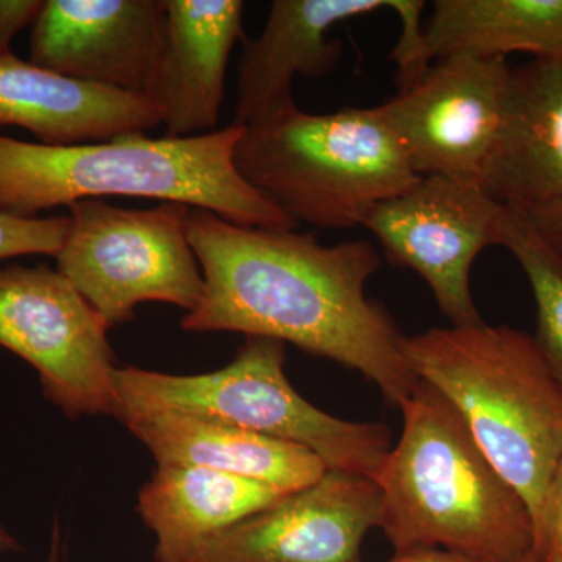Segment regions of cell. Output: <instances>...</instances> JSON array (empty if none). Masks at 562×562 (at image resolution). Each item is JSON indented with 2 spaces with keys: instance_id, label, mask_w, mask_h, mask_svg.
Instances as JSON below:
<instances>
[{
  "instance_id": "16",
  "label": "cell",
  "mask_w": 562,
  "mask_h": 562,
  "mask_svg": "<svg viewBox=\"0 0 562 562\" xmlns=\"http://www.w3.org/2000/svg\"><path fill=\"white\" fill-rule=\"evenodd\" d=\"M166 47L157 105L168 138L205 135L220 121L225 76L244 36L241 0H165ZM214 132V131H213Z\"/></svg>"
},
{
  "instance_id": "29",
  "label": "cell",
  "mask_w": 562,
  "mask_h": 562,
  "mask_svg": "<svg viewBox=\"0 0 562 562\" xmlns=\"http://www.w3.org/2000/svg\"><path fill=\"white\" fill-rule=\"evenodd\" d=\"M519 562H536V560H535V557H532V553H531L530 557L524 558V560L519 561Z\"/></svg>"
},
{
  "instance_id": "5",
  "label": "cell",
  "mask_w": 562,
  "mask_h": 562,
  "mask_svg": "<svg viewBox=\"0 0 562 562\" xmlns=\"http://www.w3.org/2000/svg\"><path fill=\"white\" fill-rule=\"evenodd\" d=\"M235 165L295 224L335 231L420 179L379 106L312 114L284 103L244 125Z\"/></svg>"
},
{
  "instance_id": "23",
  "label": "cell",
  "mask_w": 562,
  "mask_h": 562,
  "mask_svg": "<svg viewBox=\"0 0 562 562\" xmlns=\"http://www.w3.org/2000/svg\"><path fill=\"white\" fill-rule=\"evenodd\" d=\"M532 557L536 562H562V458L535 522Z\"/></svg>"
},
{
  "instance_id": "12",
  "label": "cell",
  "mask_w": 562,
  "mask_h": 562,
  "mask_svg": "<svg viewBox=\"0 0 562 562\" xmlns=\"http://www.w3.org/2000/svg\"><path fill=\"white\" fill-rule=\"evenodd\" d=\"M165 47V0H44L31 61L157 105Z\"/></svg>"
},
{
  "instance_id": "17",
  "label": "cell",
  "mask_w": 562,
  "mask_h": 562,
  "mask_svg": "<svg viewBox=\"0 0 562 562\" xmlns=\"http://www.w3.org/2000/svg\"><path fill=\"white\" fill-rule=\"evenodd\" d=\"M158 465H191L271 484L291 494L319 482L327 465L295 443L192 414L162 412L125 422Z\"/></svg>"
},
{
  "instance_id": "11",
  "label": "cell",
  "mask_w": 562,
  "mask_h": 562,
  "mask_svg": "<svg viewBox=\"0 0 562 562\" xmlns=\"http://www.w3.org/2000/svg\"><path fill=\"white\" fill-rule=\"evenodd\" d=\"M380 520L379 484L327 471L312 486L160 562H364L366 536Z\"/></svg>"
},
{
  "instance_id": "25",
  "label": "cell",
  "mask_w": 562,
  "mask_h": 562,
  "mask_svg": "<svg viewBox=\"0 0 562 562\" xmlns=\"http://www.w3.org/2000/svg\"><path fill=\"white\" fill-rule=\"evenodd\" d=\"M517 210V209H516ZM532 228L562 255V201L519 210Z\"/></svg>"
},
{
  "instance_id": "24",
  "label": "cell",
  "mask_w": 562,
  "mask_h": 562,
  "mask_svg": "<svg viewBox=\"0 0 562 562\" xmlns=\"http://www.w3.org/2000/svg\"><path fill=\"white\" fill-rule=\"evenodd\" d=\"M44 0H0V54L11 52L18 33L35 24Z\"/></svg>"
},
{
  "instance_id": "1",
  "label": "cell",
  "mask_w": 562,
  "mask_h": 562,
  "mask_svg": "<svg viewBox=\"0 0 562 562\" xmlns=\"http://www.w3.org/2000/svg\"><path fill=\"white\" fill-rule=\"evenodd\" d=\"M187 233L203 295L181 319L183 330L292 344L360 372L395 408L416 390L405 336L366 294L382 266L372 243L324 246L312 233L243 227L203 209H191Z\"/></svg>"
},
{
  "instance_id": "13",
  "label": "cell",
  "mask_w": 562,
  "mask_h": 562,
  "mask_svg": "<svg viewBox=\"0 0 562 562\" xmlns=\"http://www.w3.org/2000/svg\"><path fill=\"white\" fill-rule=\"evenodd\" d=\"M162 124L165 113L147 99L0 54V127L25 128L46 146H76L146 135Z\"/></svg>"
},
{
  "instance_id": "10",
  "label": "cell",
  "mask_w": 562,
  "mask_h": 562,
  "mask_svg": "<svg viewBox=\"0 0 562 562\" xmlns=\"http://www.w3.org/2000/svg\"><path fill=\"white\" fill-rule=\"evenodd\" d=\"M509 76L506 58L450 57L379 105L417 176L480 183Z\"/></svg>"
},
{
  "instance_id": "9",
  "label": "cell",
  "mask_w": 562,
  "mask_h": 562,
  "mask_svg": "<svg viewBox=\"0 0 562 562\" xmlns=\"http://www.w3.org/2000/svg\"><path fill=\"white\" fill-rule=\"evenodd\" d=\"M505 213L479 181L430 176L373 206L361 225L387 261L419 273L453 327H469L484 322L473 302L472 266L501 243Z\"/></svg>"
},
{
  "instance_id": "6",
  "label": "cell",
  "mask_w": 562,
  "mask_h": 562,
  "mask_svg": "<svg viewBox=\"0 0 562 562\" xmlns=\"http://www.w3.org/2000/svg\"><path fill=\"white\" fill-rule=\"evenodd\" d=\"M286 344L246 336L235 360L216 372L169 375L117 369V419L177 412L224 422L295 443L319 457L328 471L375 479L392 447L382 422L344 420L322 412L292 387Z\"/></svg>"
},
{
  "instance_id": "21",
  "label": "cell",
  "mask_w": 562,
  "mask_h": 562,
  "mask_svg": "<svg viewBox=\"0 0 562 562\" xmlns=\"http://www.w3.org/2000/svg\"><path fill=\"white\" fill-rule=\"evenodd\" d=\"M69 216L16 217L0 214V261L25 255L57 257L68 238Z\"/></svg>"
},
{
  "instance_id": "22",
  "label": "cell",
  "mask_w": 562,
  "mask_h": 562,
  "mask_svg": "<svg viewBox=\"0 0 562 562\" xmlns=\"http://www.w3.org/2000/svg\"><path fill=\"white\" fill-rule=\"evenodd\" d=\"M422 0H392V11L401 20V40L391 54V60L397 65L398 88L408 87L430 68L425 54V33L422 27Z\"/></svg>"
},
{
  "instance_id": "2",
  "label": "cell",
  "mask_w": 562,
  "mask_h": 562,
  "mask_svg": "<svg viewBox=\"0 0 562 562\" xmlns=\"http://www.w3.org/2000/svg\"><path fill=\"white\" fill-rule=\"evenodd\" d=\"M244 125L191 138L121 136L103 143L46 146L0 135V214L36 217L72 203L120 198L179 202L243 227L299 225L244 180L235 147Z\"/></svg>"
},
{
  "instance_id": "7",
  "label": "cell",
  "mask_w": 562,
  "mask_h": 562,
  "mask_svg": "<svg viewBox=\"0 0 562 562\" xmlns=\"http://www.w3.org/2000/svg\"><path fill=\"white\" fill-rule=\"evenodd\" d=\"M190 211L179 202L143 210L102 199L72 203L57 271L110 327L132 321L143 302L171 303L190 313L203 295L201 266L187 233Z\"/></svg>"
},
{
  "instance_id": "20",
  "label": "cell",
  "mask_w": 562,
  "mask_h": 562,
  "mask_svg": "<svg viewBox=\"0 0 562 562\" xmlns=\"http://www.w3.org/2000/svg\"><path fill=\"white\" fill-rule=\"evenodd\" d=\"M498 246L509 250L527 277L536 305L532 338L562 386V255L531 227L519 210L508 206Z\"/></svg>"
},
{
  "instance_id": "18",
  "label": "cell",
  "mask_w": 562,
  "mask_h": 562,
  "mask_svg": "<svg viewBox=\"0 0 562 562\" xmlns=\"http://www.w3.org/2000/svg\"><path fill=\"white\" fill-rule=\"evenodd\" d=\"M271 484L191 465H158L139 491L138 513L157 536L155 560L227 530L286 497Z\"/></svg>"
},
{
  "instance_id": "4",
  "label": "cell",
  "mask_w": 562,
  "mask_h": 562,
  "mask_svg": "<svg viewBox=\"0 0 562 562\" xmlns=\"http://www.w3.org/2000/svg\"><path fill=\"white\" fill-rule=\"evenodd\" d=\"M403 353L417 379L461 414L527 503L535 528L562 458V386L532 335L486 322L452 325L405 336Z\"/></svg>"
},
{
  "instance_id": "26",
  "label": "cell",
  "mask_w": 562,
  "mask_h": 562,
  "mask_svg": "<svg viewBox=\"0 0 562 562\" xmlns=\"http://www.w3.org/2000/svg\"><path fill=\"white\" fill-rule=\"evenodd\" d=\"M386 562H487L465 554L450 552V550L436 549V547H416V549L401 550Z\"/></svg>"
},
{
  "instance_id": "14",
  "label": "cell",
  "mask_w": 562,
  "mask_h": 562,
  "mask_svg": "<svg viewBox=\"0 0 562 562\" xmlns=\"http://www.w3.org/2000/svg\"><path fill=\"white\" fill-rule=\"evenodd\" d=\"M480 184L508 209L562 201V57L512 68Z\"/></svg>"
},
{
  "instance_id": "3",
  "label": "cell",
  "mask_w": 562,
  "mask_h": 562,
  "mask_svg": "<svg viewBox=\"0 0 562 562\" xmlns=\"http://www.w3.org/2000/svg\"><path fill=\"white\" fill-rule=\"evenodd\" d=\"M401 439L373 482L382 528L395 552L436 547L487 562L532 553L527 503L487 460L441 392L419 382L398 405Z\"/></svg>"
},
{
  "instance_id": "28",
  "label": "cell",
  "mask_w": 562,
  "mask_h": 562,
  "mask_svg": "<svg viewBox=\"0 0 562 562\" xmlns=\"http://www.w3.org/2000/svg\"><path fill=\"white\" fill-rule=\"evenodd\" d=\"M47 562H58V532L55 531L54 542H52V550L49 561Z\"/></svg>"
},
{
  "instance_id": "27",
  "label": "cell",
  "mask_w": 562,
  "mask_h": 562,
  "mask_svg": "<svg viewBox=\"0 0 562 562\" xmlns=\"http://www.w3.org/2000/svg\"><path fill=\"white\" fill-rule=\"evenodd\" d=\"M18 550H21L20 543H18L16 539L0 524V554L18 552Z\"/></svg>"
},
{
  "instance_id": "19",
  "label": "cell",
  "mask_w": 562,
  "mask_h": 562,
  "mask_svg": "<svg viewBox=\"0 0 562 562\" xmlns=\"http://www.w3.org/2000/svg\"><path fill=\"white\" fill-rule=\"evenodd\" d=\"M425 33L428 61L450 57H562V0H438Z\"/></svg>"
},
{
  "instance_id": "8",
  "label": "cell",
  "mask_w": 562,
  "mask_h": 562,
  "mask_svg": "<svg viewBox=\"0 0 562 562\" xmlns=\"http://www.w3.org/2000/svg\"><path fill=\"white\" fill-rule=\"evenodd\" d=\"M109 322L49 266L0 269V346L31 362L70 419L117 412Z\"/></svg>"
},
{
  "instance_id": "15",
  "label": "cell",
  "mask_w": 562,
  "mask_h": 562,
  "mask_svg": "<svg viewBox=\"0 0 562 562\" xmlns=\"http://www.w3.org/2000/svg\"><path fill=\"white\" fill-rule=\"evenodd\" d=\"M392 9V0H276L261 35L244 40L236 85V124L247 125L292 99L294 77L327 76L341 60L338 22Z\"/></svg>"
}]
</instances>
